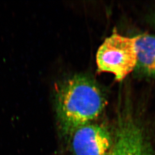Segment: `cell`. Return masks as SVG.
<instances>
[{
  "instance_id": "277c9868",
  "label": "cell",
  "mask_w": 155,
  "mask_h": 155,
  "mask_svg": "<svg viewBox=\"0 0 155 155\" xmlns=\"http://www.w3.org/2000/svg\"><path fill=\"white\" fill-rule=\"evenodd\" d=\"M72 147L75 155H109L112 141L109 131L90 123L72 133Z\"/></svg>"
},
{
  "instance_id": "5b68a950",
  "label": "cell",
  "mask_w": 155,
  "mask_h": 155,
  "mask_svg": "<svg viewBox=\"0 0 155 155\" xmlns=\"http://www.w3.org/2000/svg\"><path fill=\"white\" fill-rule=\"evenodd\" d=\"M136 68L147 75L155 77V36L148 33L137 36Z\"/></svg>"
},
{
  "instance_id": "8992f818",
  "label": "cell",
  "mask_w": 155,
  "mask_h": 155,
  "mask_svg": "<svg viewBox=\"0 0 155 155\" xmlns=\"http://www.w3.org/2000/svg\"><path fill=\"white\" fill-rule=\"evenodd\" d=\"M150 21L155 27V11L151 14L150 17Z\"/></svg>"
},
{
  "instance_id": "6da1fadb",
  "label": "cell",
  "mask_w": 155,
  "mask_h": 155,
  "mask_svg": "<svg viewBox=\"0 0 155 155\" xmlns=\"http://www.w3.org/2000/svg\"><path fill=\"white\" fill-rule=\"evenodd\" d=\"M105 104L99 86L87 76L76 75L61 82L56 89L55 105L62 133L72 135L90 124L100 116Z\"/></svg>"
},
{
  "instance_id": "3957f363",
  "label": "cell",
  "mask_w": 155,
  "mask_h": 155,
  "mask_svg": "<svg viewBox=\"0 0 155 155\" xmlns=\"http://www.w3.org/2000/svg\"><path fill=\"white\" fill-rule=\"evenodd\" d=\"M109 155H154L142 129L130 114L129 109L123 111L116 142Z\"/></svg>"
},
{
  "instance_id": "7a4b0ae2",
  "label": "cell",
  "mask_w": 155,
  "mask_h": 155,
  "mask_svg": "<svg viewBox=\"0 0 155 155\" xmlns=\"http://www.w3.org/2000/svg\"><path fill=\"white\" fill-rule=\"evenodd\" d=\"M137 36L128 37L116 32L106 38L98 48L96 61L100 72L113 74L121 81L137 65Z\"/></svg>"
}]
</instances>
